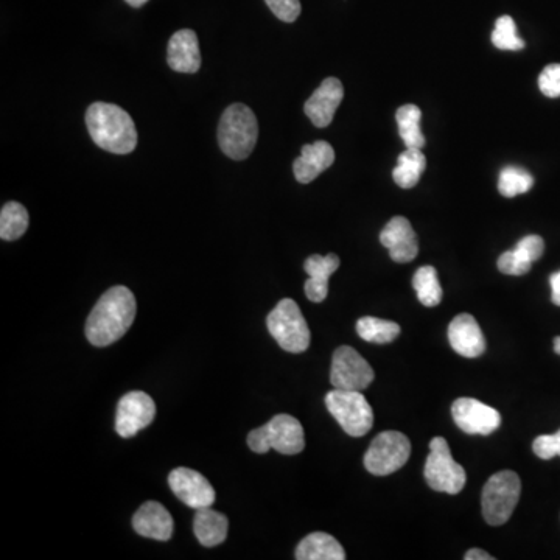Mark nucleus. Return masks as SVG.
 Returning a JSON list of instances; mask_svg holds the SVG:
<instances>
[{
  "label": "nucleus",
  "instance_id": "1",
  "mask_svg": "<svg viewBox=\"0 0 560 560\" xmlns=\"http://www.w3.org/2000/svg\"><path fill=\"white\" fill-rule=\"evenodd\" d=\"M136 298L126 287H112L98 299L86 321V338L97 347L111 346L125 335L136 318Z\"/></svg>",
  "mask_w": 560,
  "mask_h": 560
},
{
  "label": "nucleus",
  "instance_id": "2",
  "mask_svg": "<svg viewBox=\"0 0 560 560\" xmlns=\"http://www.w3.org/2000/svg\"><path fill=\"white\" fill-rule=\"evenodd\" d=\"M86 126L94 144L114 154L136 150L137 131L125 109L112 103H92L86 111Z\"/></svg>",
  "mask_w": 560,
  "mask_h": 560
},
{
  "label": "nucleus",
  "instance_id": "3",
  "mask_svg": "<svg viewBox=\"0 0 560 560\" xmlns=\"http://www.w3.org/2000/svg\"><path fill=\"white\" fill-rule=\"evenodd\" d=\"M259 123L256 114L243 103H234L221 116L218 125V144L228 158L243 161L257 144Z\"/></svg>",
  "mask_w": 560,
  "mask_h": 560
},
{
  "label": "nucleus",
  "instance_id": "4",
  "mask_svg": "<svg viewBox=\"0 0 560 560\" xmlns=\"http://www.w3.org/2000/svg\"><path fill=\"white\" fill-rule=\"evenodd\" d=\"M248 445L252 452L268 453L270 450L282 455H298L304 450V428L296 417L277 414L268 424L248 434Z\"/></svg>",
  "mask_w": 560,
  "mask_h": 560
},
{
  "label": "nucleus",
  "instance_id": "5",
  "mask_svg": "<svg viewBox=\"0 0 560 560\" xmlns=\"http://www.w3.org/2000/svg\"><path fill=\"white\" fill-rule=\"evenodd\" d=\"M522 492V481L512 470L495 473L483 489V515L489 525L501 526L508 522L517 508Z\"/></svg>",
  "mask_w": 560,
  "mask_h": 560
},
{
  "label": "nucleus",
  "instance_id": "6",
  "mask_svg": "<svg viewBox=\"0 0 560 560\" xmlns=\"http://www.w3.org/2000/svg\"><path fill=\"white\" fill-rule=\"evenodd\" d=\"M271 336L290 354H302L310 346V330L301 308L293 299H282L266 318Z\"/></svg>",
  "mask_w": 560,
  "mask_h": 560
},
{
  "label": "nucleus",
  "instance_id": "7",
  "mask_svg": "<svg viewBox=\"0 0 560 560\" xmlns=\"http://www.w3.org/2000/svg\"><path fill=\"white\" fill-rule=\"evenodd\" d=\"M326 406L341 428L354 438L368 434L374 425L371 405L361 391L335 388L327 394Z\"/></svg>",
  "mask_w": 560,
  "mask_h": 560
},
{
  "label": "nucleus",
  "instance_id": "8",
  "mask_svg": "<svg viewBox=\"0 0 560 560\" xmlns=\"http://www.w3.org/2000/svg\"><path fill=\"white\" fill-rule=\"evenodd\" d=\"M425 480L431 489L456 495L466 486V470L453 459L448 442L434 438L430 442V455L425 462Z\"/></svg>",
  "mask_w": 560,
  "mask_h": 560
},
{
  "label": "nucleus",
  "instance_id": "9",
  "mask_svg": "<svg viewBox=\"0 0 560 560\" xmlns=\"http://www.w3.org/2000/svg\"><path fill=\"white\" fill-rule=\"evenodd\" d=\"M411 455V442L400 431H383L364 455V467L375 476H386L405 466Z\"/></svg>",
  "mask_w": 560,
  "mask_h": 560
},
{
  "label": "nucleus",
  "instance_id": "10",
  "mask_svg": "<svg viewBox=\"0 0 560 560\" xmlns=\"http://www.w3.org/2000/svg\"><path fill=\"white\" fill-rule=\"evenodd\" d=\"M371 364L364 360L354 347L341 346L335 350L330 371L333 388L346 391H363L374 382Z\"/></svg>",
  "mask_w": 560,
  "mask_h": 560
},
{
  "label": "nucleus",
  "instance_id": "11",
  "mask_svg": "<svg viewBox=\"0 0 560 560\" xmlns=\"http://www.w3.org/2000/svg\"><path fill=\"white\" fill-rule=\"evenodd\" d=\"M156 405L148 394L142 391L128 392L117 405L116 431L122 438H133L153 422Z\"/></svg>",
  "mask_w": 560,
  "mask_h": 560
},
{
  "label": "nucleus",
  "instance_id": "12",
  "mask_svg": "<svg viewBox=\"0 0 560 560\" xmlns=\"http://www.w3.org/2000/svg\"><path fill=\"white\" fill-rule=\"evenodd\" d=\"M452 416L455 424L469 434L487 436L501 425V414L495 408L470 397H461L453 403Z\"/></svg>",
  "mask_w": 560,
  "mask_h": 560
},
{
  "label": "nucleus",
  "instance_id": "13",
  "mask_svg": "<svg viewBox=\"0 0 560 560\" xmlns=\"http://www.w3.org/2000/svg\"><path fill=\"white\" fill-rule=\"evenodd\" d=\"M168 484L172 487L173 494L189 508H210L214 504V487L210 486L206 476L196 470L179 467L168 475Z\"/></svg>",
  "mask_w": 560,
  "mask_h": 560
},
{
  "label": "nucleus",
  "instance_id": "14",
  "mask_svg": "<svg viewBox=\"0 0 560 560\" xmlns=\"http://www.w3.org/2000/svg\"><path fill=\"white\" fill-rule=\"evenodd\" d=\"M344 98L341 81L335 77L326 78L321 86L313 92L304 105L305 116L312 120L316 128H326L332 123L336 109Z\"/></svg>",
  "mask_w": 560,
  "mask_h": 560
},
{
  "label": "nucleus",
  "instance_id": "15",
  "mask_svg": "<svg viewBox=\"0 0 560 560\" xmlns=\"http://www.w3.org/2000/svg\"><path fill=\"white\" fill-rule=\"evenodd\" d=\"M380 242L389 251V257L397 263H410L419 254V240L410 221L394 217L380 234Z\"/></svg>",
  "mask_w": 560,
  "mask_h": 560
},
{
  "label": "nucleus",
  "instance_id": "16",
  "mask_svg": "<svg viewBox=\"0 0 560 560\" xmlns=\"http://www.w3.org/2000/svg\"><path fill=\"white\" fill-rule=\"evenodd\" d=\"M448 341L456 354L476 358L486 350V338L480 324L469 313L456 316L448 326Z\"/></svg>",
  "mask_w": 560,
  "mask_h": 560
},
{
  "label": "nucleus",
  "instance_id": "17",
  "mask_svg": "<svg viewBox=\"0 0 560 560\" xmlns=\"http://www.w3.org/2000/svg\"><path fill=\"white\" fill-rule=\"evenodd\" d=\"M168 66L181 74H195L201 67L198 36L193 30H179L168 41Z\"/></svg>",
  "mask_w": 560,
  "mask_h": 560
},
{
  "label": "nucleus",
  "instance_id": "18",
  "mask_svg": "<svg viewBox=\"0 0 560 560\" xmlns=\"http://www.w3.org/2000/svg\"><path fill=\"white\" fill-rule=\"evenodd\" d=\"M134 531L148 539L167 542L173 534V518L158 501H147L133 517Z\"/></svg>",
  "mask_w": 560,
  "mask_h": 560
},
{
  "label": "nucleus",
  "instance_id": "19",
  "mask_svg": "<svg viewBox=\"0 0 560 560\" xmlns=\"http://www.w3.org/2000/svg\"><path fill=\"white\" fill-rule=\"evenodd\" d=\"M335 162V150L326 140H316L315 144L304 145L301 156L293 164V172L301 184L315 181L322 172Z\"/></svg>",
  "mask_w": 560,
  "mask_h": 560
},
{
  "label": "nucleus",
  "instance_id": "20",
  "mask_svg": "<svg viewBox=\"0 0 560 560\" xmlns=\"http://www.w3.org/2000/svg\"><path fill=\"white\" fill-rule=\"evenodd\" d=\"M229 522L226 515L214 509H196L193 531L201 545L217 546L228 537Z\"/></svg>",
  "mask_w": 560,
  "mask_h": 560
},
{
  "label": "nucleus",
  "instance_id": "21",
  "mask_svg": "<svg viewBox=\"0 0 560 560\" xmlns=\"http://www.w3.org/2000/svg\"><path fill=\"white\" fill-rule=\"evenodd\" d=\"M298 560H344L346 553L341 543L326 532H313L302 539L296 548Z\"/></svg>",
  "mask_w": 560,
  "mask_h": 560
},
{
  "label": "nucleus",
  "instance_id": "22",
  "mask_svg": "<svg viewBox=\"0 0 560 560\" xmlns=\"http://www.w3.org/2000/svg\"><path fill=\"white\" fill-rule=\"evenodd\" d=\"M425 167H427V158L422 150L406 148L397 159L396 168L392 170V178L402 189H413L420 181L422 173L425 172Z\"/></svg>",
  "mask_w": 560,
  "mask_h": 560
},
{
  "label": "nucleus",
  "instance_id": "23",
  "mask_svg": "<svg viewBox=\"0 0 560 560\" xmlns=\"http://www.w3.org/2000/svg\"><path fill=\"white\" fill-rule=\"evenodd\" d=\"M420 119H422V111L419 106L405 105L397 109L396 120L400 139L403 140L406 148L422 150L425 147V136L420 130Z\"/></svg>",
  "mask_w": 560,
  "mask_h": 560
},
{
  "label": "nucleus",
  "instance_id": "24",
  "mask_svg": "<svg viewBox=\"0 0 560 560\" xmlns=\"http://www.w3.org/2000/svg\"><path fill=\"white\" fill-rule=\"evenodd\" d=\"M357 332L361 340L368 343L386 344L396 340L400 335V326L397 322L364 316L357 322Z\"/></svg>",
  "mask_w": 560,
  "mask_h": 560
},
{
  "label": "nucleus",
  "instance_id": "25",
  "mask_svg": "<svg viewBox=\"0 0 560 560\" xmlns=\"http://www.w3.org/2000/svg\"><path fill=\"white\" fill-rule=\"evenodd\" d=\"M28 223L30 218L27 209L21 203L11 201L2 207L0 212V237L7 242L18 240L27 231Z\"/></svg>",
  "mask_w": 560,
  "mask_h": 560
},
{
  "label": "nucleus",
  "instance_id": "26",
  "mask_svg": "<svg viewBox=\"0 0 560 560\" xmlns=\"http://www.w3.org/2000/svg\"><path fill=\"white\" fill-rule=\"evenodd\" d=\"M413 287L417 298L425 307H436L442 301V287L439 284L436 268L427 265L416 271L413 277Z\"/></svg>",
  "mask_w": 560,
  "mask_h": 560
},
{
  "label": "nucleus",
  "instance_id": "27",
  "mask_svg": "<svg viewBox=\"0 0 560 560\" xmlns=\"http://www.w3.org/2000/svg\"><path fill=\"white\" fill-rule=\"evenodd\" d=\"M532 186H534V178L523 168L506 167L501 170L498 190L506 198H514V196L529 192Z\"/></svg>",
  "mask_w": 560,
  "mask_h": 560
},
{
  "label": "nucleus",
  "instance_id": "28",
  "mask_svg": "<svg viewBox=\"0 0 560 560\" xmlns=\"http://www.w3.org/2000/svg\"><path fill=\"white\" fill-rule=\"evenodd\" d=\"M492 42L497 49L509 50V52L525 49V41L517 35V27L511 16H501L497 19L492 32Z\"/></svg>",
  "mask_w": 560,
  "mask_h": 560
},
{
  "label": "nucleus",
  "instance_id": "29",
  "mask_svg": "<svg viewBox=\"0 0 560 560\" xmlns=\"http://www.w3.org/2000/svg\"><path fill=\"white\" fill-rule=\"evenodd\" d=\"M340 268V257L335 254L329 256H315L308 257L304 263L305 273L308 274L310 279L319 280V282H327L329 284V277Z\"/></svg>",
  "mask_w": 560,
  "mask_h": 560
},
{
  "label": "nucleus",
  "instance_id": "30",
  "mask_svg": "<svg viewBox=\"0 0 560 560\" xmlns=\"http://www.w3.org/2000/svg\"><path fill=\"white\" fill-rule=\"evenodd\" d=\"M514 251L520 259L532 265V263L543 256L545 242H543V238L539 237V235H526L515 245Z\"/></svg>",
  "mask_w": 560,
  "mask_h": 560
},
{
  "label": "nucleus",
  "instance_id": "31",
  "mask_svg": "<svg viewBox=\"0 0 560 560\" xmlns=\"http://www.w3.org/2000/svg\"><path fill=\"white\" fill-rule=\"evenodd\" d=\"M497 265L498 270H500L503 274H508V276H523V274L531 271L532 266L531 263L520 259V257L515 254L514 249L503 252L500 259H498Z\"/></svg>",
  "mask_w": 560,
  "mask_h": 560
},
{
  "label": "nucleus",
  "instance_id": "32",
  "mask_svg": "<svg viewBox=\"0 0 560 560\" xmlns=\"http://www.w3.org/2000/svg\"><path fill=\"white\" fill-rule=\"evenodd\" d=\"M539 88L546 97H560V64H550L542 70L539 77Z\"/></svg>",
  "mask_w": 560,
  "mask_h": 560
},
{
  "label": "nucleus",
  "instance_id": "33",
  "mask_svg": "<svg viewBox=\"0 0 560 560\" xmlns=\"http://www.w3.org/2000/svg\"><path fill=\"white\" fill-rule=\"evenodd\" d=\"M532 450L540 459H553L554 456H560V430L534 439Z\"/></svg>",
  "mask_w": 560,
  "mask_h": 560
},
{
  "label": "nucleus",
  "instance_id": "34",
  "mask_svg": "<svg viewBox=\"0 0 560 560\" xmlns=\"http://www.w3.org/2000/svg\"><path fill=\"white\" fill-rule=\"evenodd\" d=\"M265 2L280 21L294 22L301 14V2L299 0H265Z\"/></svg>",
  "mask_w": 560,
  "mask_h": 560
},
{
  "label": "nucleus",
  "instance_id": "35",
  "mask_svg": "<svg viewBox=\"0 0 560 560\" xmlns=\"http://www.w3.org/2000/svg\"><path fill=\"white\" fill-rule=\"evenodd\" d=\"M304 290L310 301L319 304V302L326 301L327 294H329V284L308 277L307 282H305Z\"/></svg>",
  "mask_w": 560,
  "mask_h": 560
},
{
  "label": "nucleus",
  "instance_id": "36",
  "mask_svg": "<svg viewBox=\"0 0 560 560\" xmlns=\"http://www.w3.org/2000/svg\"><path fill=\"white\" fill-rule=\"evenodd\" d=\"M550 285H551V301H553L554 305L560 307V271L551 274Z\"/></svg>",
  "mask_w": 560,
  "mask_h": 560
},
{
  "label": "nucleus",
  "instance_id": "37",
  "mask_svg": "<svg viewBox=\"0 0 560 560\" xmlns=\"http://www.w3.org/2000/svg\"><path fill=\"white\" fill-rule=\"evenodd\" d=\"M464 559L466 560H494L495 557L490 556V554H487L486 551L483 550H469L466 553V556H464Z\"/></svg>",
  "mask_w": 560,
  "mask_h": 560
},
{
  "label": "nucleus",
  "instance_id": "38",
  "mask_svg": "<svg viewBox=\"0 0 560 560\" xmlns=\"http://www.w3.org/2000/svg\"><path fill=\"white\" fill-rule=\"evenodd\" d=\"M126 4L131 5L134 8L144 7L148 0H125Z\"/></svg>",
  "mask_w": 560,
  "mask_h": 560
},
{
  "label": "nucleus",
  "instance_id": "39",
  "mask_svg": "<svg viewBox=\"0 0 560 560\" xmlns=\"http://www.w3.org/2000/svg\"><path fill=\"white\" fill-rule=\"evenodd\" d=\"M554 352H556L557 355H560V336H556V338H554Z\"/></svg>",
  "mask_w": 560,
  "mask_h": 560
}]
</instances>
